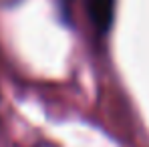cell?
Returning a JSON list of instances; mask_svg holds the SVG:
<instances>
[{
    "mask_svg": "<svg viewBox=\"0 0 149 147\" xmlns=\"http://www.w3.org/2000/svg\"><path fill=\"white\" fill-rule=\"evenodd\" d=\"M85 8H87L89 20L101 34L109 32V28L113 26L115 0H85Z\"/></svg>",
    "mask_w": 149,
    "mask_h": 147,
    "instance_id": "6da1fadb",
    "label": "cell"
}]
</instances>
